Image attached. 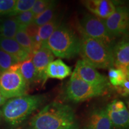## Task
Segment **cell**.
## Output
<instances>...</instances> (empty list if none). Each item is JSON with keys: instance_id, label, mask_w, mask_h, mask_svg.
Segmentation results:
<instances>
[{"instance_id": "cb8c5ba5", "label": "cell", "mask_w": 129, "mask_h": 129, "mask_svg": "<svg viewBox=\"0 0 129 129\" xmlns=\"http://www.w3.org/2000/svg\"><path fill=\"white\" fill-rule=\"evenodd\" d=\"M17 63L19 62L13 56L0 49V74L6 71Z\"/></svg>"}, {"instance_id": "8fae6325", "label": "cell", "mask_w": 129, "mask_h": 129, "mask_svg": "<svg viewBox=\"0 0 129 129\" xmlns=\"http://www.w3.org/2000/svg\"><path fill=\"white\" fill-rule=\"evenodd\" d=\"M54 56L49 48L46 46H42L38 50L32 53L30 59L36 69L40 82L43 84L47 80L46 76V70L48 65L54 60Z\"/></svg>"}, {"instance_id": "603a6c76", "label": "cell", "mask_w": 129, "mask_h": 129, "mask_svg": "<svg viewBox=\"0 0 129 129\" xmlns=\"http://www.w3.org/2000/svg\"><path fill=\"white\" fill-rule=\"evenodd\" d=\"M36 0H17L9 16L14 17L22 13L31 10Z\"/></svg>"}, {"instance_id": "d6a6232c", "label": "cell", "mask_w": 129, "mask_h": 129, "mask_svg": "<svg viewBox=\"0 0 129 129\" xmlns=\"http://www.w3.org/2000/svg\"><path fill=\"white\" fill-rule=\"evenodd\" d=\"M84 129H85V128H84Z\"/></svg>"}, {"instance_id": "277c9868", "label": "cell", "mask_w": 129, "mask_h": 129, "mask_svg": "<svg viewBox=\"0 0 129 129\" xmlns=\"http://www.w3.org/2000/svg\"><path fill=\"white\" fill-rule=\"evenodd\" d=\"M80 54L83 60L94 68L107 69L113 66L112 48L102 42L81 34Z\"/></svg>"}, {"instance_id": "484cf974", "label": "cell", "mask_w": 129, "mask_h": 129, "mask_svg": "<svg viewBox=\"0 0 129 129\" xmlns=\"http://www.w3.org/2000/svg\"><path fill=\"white\" fill-rule=\"evenodd\" d=\"M51 1L49 0H36L31 9V12L34 17L39 15L50 6Z\"/></svg>"}, {"instance_id": "7402d4cb", "label": "cell", "mask_w": 129, "mask_h": 129, "mask_svg": "<svg viewBox=\"0 0 129 129\" xmlns=\"http://www.w3.org/2000/svg\"><path fill=\"white\" fill-rule=\"evenodd\" d=\"M128 74H127L121 69L111 68L108 72V77L111 84L117 87L121 85L128 79Z\"/></svg>"}, {"instance_id": "ba28073f", "label": "cell", "mask_w": 129, "mask_h": 129, "mask_svg": "<svg viewBox=\"0 0 129 129\" xmlns=\"http://www.w3.org/2000/svg\"><path fill=\"white\" fill-rule=\"evenodd\" d=\"M128 12L125 7L116 8L115 12L103 19L109 34L113 38L127 33L128 28Z\"/></svg>"}, {"instance_id": "30bf717a", "label": "cell", "mask_w": 129, "mask_h": 129, "mask_svg": "<svg viewBox=\"0 0 129 129\" xmlns=\"http://www.w3.org/2000/svg\"><path fill=\"white\" fill-rule=\"evenodd\" d=\"M112 126L118 129H127L129 125V113L123 102L114 101L105 109Z\"/></svg>"}, {"instance_id": "f1b7e54d", "label": "cell", "mask_w": 129, "mask_h": 129, "mask_svg": "<svg viewBox=\"0 0 129 129\" xmlns=\"http://www.w3.org/2000/svg\"><path fill=\"white\" fill-rule=\"evenodd\" d=\"M38 28L39 27L38 26H37L34 22H32L30 25L27 26L25 28V31L26 32V33L28 34V35L32 39L37 34H38Z\"/></svg>"}, {"instance_id": "1f68e13d", "label": "cell", "mask_w": 129, "mask_h": 129, "mask_svg": "<svg viewBox=\"0 0 129 129\" xmlns=\"http://www.w3.org/2000/svg\"><path fill=\"white\" fill-rule=\"evenodd\" d=\"M16 129H20V128H16Z\"/></svg>"}, {"instance_id": "83f0119b", "label": "cell", "mask_w": 129, "mask_h": 129, "mask_svg": "<svg viewBox=\"0 0 129 129\" xmlns=\"http://www.w3.org/2000/svg\"><path fill=\"white\" fill-rule=\"evenodd\" d=\"M115 87L119 94L122 96H127L129 94V80L127 79L121 85Z\"/></svg>"}, {"instance_id": "d6986e66", "label": "cell", "mask_w": 129, "mask_h": 129, "mask_svg": "<svg viewBox=\"0 0 129 129\" xmlns=\"http://www.w3.org/2000/svg\"><path fill=\"white\" fill-rule=\"evenodd\" d=\"M60 22L59 19L57 17H55L48 23L38 28V34L41 38L43 46H46L48 38L52 35L53 32L55 31L56 29L60 25Z\"/></svg>"}, {"instance_id": "6da1fadb", "label": "cell", "mask_w": 129, "mask_h": 129, "mask_svg": "<svg viewBox=\"0 0 129 129\" xmlns=\"http://www.w3.org/2000/svg\"><path fill=\"white\" fill-rule=\"evenodd\" d=\"M73 109L68 105L52 102L32 118L30 129H77Z\"/></svg>"}, {"instance_id": "3957f363", "label": "cell", "mask_w": 129, "mask_h": 129, "mask_svg": "<svg viewBox=\"0 0 129 129\" xmlns=\"http://www.w3.org/2000/svg\"><path fill=\"white\" fill-rule=\"evenodd\" d=\"M46 46L56 57L71 59L80 54L81 40L71 29L62 25L50 37Z\"/></svg>"}, {"instance_id": "ffe728a7", "label": "cell", "mask_w": 129, "mask_h": 129, "mask_svg": "<svg viewBox=\"0 0 129 129\" xmlns=\"http://www.w3.org/2000/svg\"><path fill=\"white\" fill-rule=\"evenodd\" d=\"M56 7V2L51 1L50 6L45 10L44 12L35 17L33 22L38 27H40L51 21L55 17Z\"/></svg>"}, {"instance_id": "5bb4252c", "label": "cell", "mask_w": 129, "mask_h": 129, "mask_svg": "<svg viewBox=\"0 0 129 129\" xmlns=\"http://www.w3.org/2000/svg\"><path fill=\"white\" fill-rule=\"evenodd\" d=\"M0 49L13 56L19 63L30 57V54L12 38H0Z\"/></svg>"}, {"instance_id": "5b68a950", "label": "cell", "mask_w": 129, "mask_h": 129, "mask_svg": "<svg viewBox=\"0 0 129 129\" xmlns=\"http://www.w3.org/2000/svg\"><path fill=\"white\" fill-rule=\"evenodd\" d=\"M17 63L8 70L0 74V93L6 99H12L25 95L28 84L21 75Z\"/></svg>"}, {"instance_id": "7c38bea8", "label": "cell", "mask_w": 129, "mask_h": 129, "mask_svg": "<svg viewBox=\"0 0 129 129\" xmlns=\"http://www.w3.org/2000/svg\"><path fill=\"white\" fill-rule=\"evenodd\" d=\"M113 66L129 75V43L124 38L112 47Z\"/></svg>"}, {"instance_id": "8992f818", "label": "cell", "mask_w": 129, "mask_h": 129, "mask_svg": "<svg viewBox=\"0 0 129 129\" xmlns=\"http://www.w3.org/2000/svg\"><path fill=\"white\" fill-rule=\"evenodd\" d=\"M108 87L94 86L82 80L74 71L68 84L66 95L70 101L83 102L95 97L103 95Z\"/></svg>"}, {"instance_id": "44dd1931", "label": "cell", "mask_w": 129, "mask_h": 129, "mask_svg": "<svg viewBox=\"0 0 129 129\" xmlns=\"http://www.w3.org/2000/svg\"><path fill=\"white\" fill-rule=\"evenodd\" d=\"M14 39L27 53L30 54V56H31L33 52V43L31 38L25 31V28H19Z\"/></svg>"}, {"instance_id": "4dcf8cb0", "label": "cell", "mask_w": 129, "mask_h": 129, "mask_svg": "<svg viewBox=\"0 0 129 129\" xmlns=\"http://www.w3.org/2000/svg\"><path fill=\"white\" fill-rule=\"evenodd\" d=\"M3 117L2 115V112H1V111L0 110V121H1V117Z\"/></svg>"}, {"instance_id": "9c48e42d", "label": "cell", "mask_w": 129, "mask_h": 129, "mask_svg": "<svg viewBox=\"0 0 129 129\" xmlns=\"http://www.w3.org/2000/svg\"><path fill=\"white\" fill-rule=\"evenodd\" d=\"M74 71L82 80L90 84L99 87L108 86L107 77L99 73L96 68L83 59L77 62Z\"/></svg>"}, {"instance_id": "9a60e30c", "label": "cell", "mask_w": 129, "mask_h": 129, "mask_svg": "<svg viewBox=\"0 0 129 129\" xmlns=\"http://www.w3.org/2000/svg\"><path fill=\"white\" fill-rule=\"evenodd\" d=\"M71 73V68L64 63L60 59L51 62L46 70L47 79L50 78L63 80L69 76Z\"/></svg>"}, {"instance_id": "d4e9b609", "label": "cell", "mask_w": 129, "mask_h": 129, "mask_svg": "<svg viewBox=\"0 0 129 129\" xmlns=\"http://www.w3.org/2000/svg\"><path fill=\"white\" fill-rule=\"evenodd\" d=\"M18 23L19 28H25L27 26L32 23L34 20V16L31 11H28L14 16Z\"/></svg>"}, {"instance_id": "ac0fdd59", "label": "cell", "mask_w": 129, "mask_h": 129, "mask_svg": "<svg viewBox=\"0 0 129 129\" xmlns=\"http://www.w3.org/2000/svg\"><path fill=\"white\" fill-rule=\"evenodd\" d=\"M19 28V25L14 16L3 20L0 19V38L14 39Z\"/></svg>"}, {"instance_id": "4316f807", "label": "cell", "mask_w": 129, "mask_h": 129, "mask_svg": "<svg viewBox=\"0 0 129 129\" xmlns=\"http://www.w3.org/2000/svg\"><path fill=\"white\" fill-rule=\"evenodd\" d=\"M16 0H0V16H9L13 9Z\"/></svg>"}, {"instance_id": "4fadbf2b", "label": "cell", "mask_w": 129, "mask_h": 129, "mask_svg": "<svg viewBox=\"0 0 129 129\" xmlns=\"http://www.w3.org/2000/svg\"><path fill=\"white\" fill-rule=\"evenodd\" d=\"M84 4L94 16L102 19H107L116 10L114 3L109 0H88L84 1Z\"/></svg>"}, {"instance_id": "7a4b0ae2", "label": "cell", "mask_w": 129, "mask_h": 129, "mask_svg": "<svg viewBox=\"0 0 129 129\" xmlns=\"http://www.w3.org/2000/svg\"><path fill=\"white\" fill-rule=\"evenodd\" d=\"M44 98L42 95H24L12 98L3 106V117L10 124L18 125L40 107Z\"/></svg>"}, {"instance_id": "e0dca14e", "label": "cell", "mask_w": 129, "mask_h": 129, "mask_svg": "<svg viewBox=\"0 0 129 129\" xmlns=\"http://www.w3.org/2000/svg\"><path fill=\"white\" fill-rule=\"evenodd\" d=\"M19 71L28 85L32 83L40 82L38 74L32 63L30 57L20 62Z\"/></svg>"}, {"instance_id": "52a82bcc", "label": "cell", "mask_w": 129, "mask_h": 129, "mask_svg": "<svg viewBox=\"0 0 129 129\" xmlns=\"http://www.w3.org/2000/svg\"><path fill=\"white\" fill-rule=\"evenodd\" d=\"M80 30L81 34L99 40L112 47L114 38L106 29L103 19L92 14H86L81 20Z\"/></svg>"}, {"instance_id": "f546056e", "label": "cell", "mask_w": 129, "mask_h": 129, "mask_svg": "<svg viewBox=\"0 0 129 129\" xmlns=\"http://www.w3.org/2000/svg\"><path fill=\"white\" fill-rule=\"evenodd\" d=\"M6 102H7V99L0 93V106L4 105Z\"/></svg>"}, {"instance_id": "2e32d148", "label": "cell", "mask_w": 129, "mask_h": 129, "mask_svg": "<svg viewBox=\"0 0 129 129\" xmlns=\"http://www.w3.org/2000/svg\"><path fill=\"white\" fill-rule=\"evenodd\" d=\"M112 125L106 110L96 109L90 115L85 129H111Z\"/></svg>"}]
</instances>
